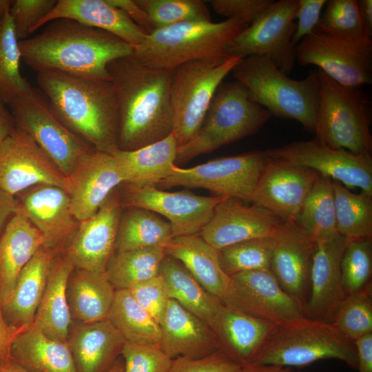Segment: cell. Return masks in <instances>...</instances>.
<instances>
[{"mask_svg":"<svg viewBox=\"0 0 372 372\" xmlns=\"http://www.w3.org/2000/svg\"><path fill=\"white\" fill-rule=\"evenodd\" d=\"M242 59L229 54L207 57L184 63L173 70L172 134L178 147L195 136L218 87Z\"/></svg>","mask_w":372,"mask_h":372,"instance_id":"9","label":"cell"},{"mask_svg":"<svg viewBox=\"0 0 372 372\" xmlns=\"http://www.w3.org/2000/svg\"><path fill=\"white\" fill-rule=\"evenodd\" d=\"M128 290L138 304L159 324L170 299L161 276L136 284Z\"/></svg>","mask_w":372,"mask_h":372,"instance_id":"50","label":"cell"},{"mask_svg":"<svg viewBox=\"0 0 372 372\" xmlns=\"http://www.w3.org/2000/svg\"><path fill=\"white\" fill-rule=\"evenodd\" d=\"M39 185L70 190L69 178L28 134L15 127L0 143V187L15 196Z\"/></svg>","mask_w":372,"mask_h":372,"instance_id":"15","label":"cell"},{"mask_svg":"<svg viewBox=\"0 0 372 372\" xmlns=\"http://www.w3.org/2000/svg\"><path fill=\"white\" fill-rule=\"evenodd\" d=\"M231 72L252 99L271 116L295 120L314 133L319 101L317 70L296 80L271 60L251 56L243 58Z\"/></svg>","mask_w":372,"mask_h":372,"instance_id":"4","label":"cell"},{"mask_svg":"<svg viewBox=\"0 0 372 372\" xmlns=\"http://www.w3.org/2000/svg\"><path fill=\"white\" fill-rule=\"evenodd\" d=\"M112 193L94 215L79 223L61 252L75 269L106 271L115 251L122 207L120 198Z\"/></svg>","mask_w":372,"mask_h":372,"instance_id":"17","label":"cell"},{"mask_svg":"<svg viewBox=\"0 0 372 372\" xmlns=\"http://www.w3.org/2000/svg\"><path fill=\"white\" fill-rule=\"evenodd\" d=\"M249 25L236 19L172 25L147 35L141 45L134 48L132 55L147 66L173 70L190 61L228 55L233 40Z\"/></svg>","mask_w":372,"mask_h":372,"instance_id":"5","label":"cell"},{"mask_svg":"<svg viewBox=\"0 0 372 372\" xmlns=\"http://www.w3.org/2000/svg\"><path fill=\"white\" fill-rule=\"evenodd\" d=\"M273 251L271 238H254L218 251L221 267L229 276L238 273L270 269Z\"/></svg>","mask_w":372,"mask_h":372,"instance_id":"45","label":"cell"},{"mask_svg":"<svg viewBox=\"0 0 372 372\" xmlns=\"http://www.w3.org/2000/svg\"><path fill=\"white\" fill-rule=\"evenodd\" d=\"M265 151H251L209 161L189 168L175 165L157 187L203 188L217 196L251 202L259 178L268 161Z\"/></svg>","mask_w":372,"mask_h":372,"instance_id":"11","label":"cell"},{"mask_svg":"<svg viewBox=\"0 0 372 372\" xmlns=\"http://www.w3.org/2000/svg\"><path fill=\"white\" fill-rule=\"evenodd\" d=\"M43 245L41 234L17 208L0 236V300H9L23 268Z\"/></svg>","mask_w":372,"mask_h":372,"instance_id":"29","label":"cell"},{"mask_svg":"<svg viewBox=\"0 0 372 372\" xmlns=\"http://www.w3.org/2000/svg\"><path fill=\"white\" fill-rule=\"evenodd\" d=\"M121 214L114 251L165 247L174 238L169 223L145 209L126 207Z\"/></svg>","mask_w":372,"mask_h":372,"instance_id":"37","label":"cell"},{"mask_svg":"<svg viewBox=\"0 0 372 372\" xmlns=\"http://www.w3.org/2000/svg\"><path fill=\"white\" fill-rule=\"evenodd\" d=\"M108 1L113 6L122 10L147 35L155 30L149 15L135 0Z\"/></svg>","mask_w":372,"mask_h":372,"instance_id":"54","label":"cell"},{"mask_svg":"<svg viewBox=\"0 0 372 372\" xmlns=\"http://www.w3.org/2000/svg\"><path fill=\"white\" fill-rule=\"evenodd\" d=\"M119 113L118 149L134 150L173 132V70L147 66L130 55L107 65Z\"/></svg>","mask_w":372,"mask_h":372,"instance_id":"1","label":"cell"},{"mask_svg":"<svg viewBox=\"0 0 372 372\" xmlns=\"http://www.w3.org/2000/svg\"><path fill=\"white\" fill-rule=\"evenodd\" d=\"M347 242V240L339 234L316 242L304 316L332 323L333 316L347 294L342 283L340 269Z\"/></svg>","mask_w":372,"mask_h":372,"instance_id":"24","label":"cell"},{"mask_svg":"<svg viewBox=\"0 0 372 372\" xmlns=\"http://www.w3.org/2000/svg\"><path fill=\"white\" fill-rule=\"evenodd\" d=\"M12 1L0 0V17L10 12Z\"/></svg>","mask_w":372,"mask_h":372,"instance_id":"62","label":"cell"},{"mask_svg":"<svg viewBox=\"0 0 372 372\" xmlns=\"http://www.w3.org/2000/svg\"><path fill=\"white\" fill-rule=\"evenodd\" d=\"M233 289L225 307L282 323L303 316L304 307L281 287L271 269L230 276Z\"/></svg>","mask_w":372,"mask_h":372,"instance_id":"19","label":"cell"},{"mask_svg":"<svg viewBox=\"0 0 372 372\" xmlns=\"http://www.w3.org/2000/svg\"><path fill=\"white\" fill-rule=\"evenodd\" d=\"M326 3V0H298L295 13L297 22L292 39L294 44L313 32Z\"/></svg>","mask_w":372,"mask_h":372,"instance_id":"53","label":"cell"},{"mask_svg":"<svg viewBox=\"0 0 372 372\" xmlns=\"http://www.w3.org/2000/svg\"><path fill=\"white\" fill-rule=\"evenodd\" d=\"M61 18L73 19L110 32L134 48L141 45L147 36L122 10L108 0H58L52 11L35 26L34 32Z\"/></svg>","mask_w":372,"mask_h":372,"instance_id":"27","label":"cell"},{"mask_svg":"<svg viewBox=\"0 0 372 372\" xmlns=\"http://www.w3.org/2000/svg\"><path fill=\"white\" fill-rule=\"evenodd\" d=\"M21 59L9 12L0 17V101L5 105L31 87L20 72Z\"/></svg>","mask_w":372,"mask_h":372,"instance_id":"42","label":"cell"},{"mask_svg":"<svg viewBox=\"0 0 372 372\" xmlns=\"http://www.w3.org/2000/svg\"><path fill=\"white\" fill-rule=\"evenodd\" d=\"M74 269L63 254L54 256L32 324L50 338L62 342H68L72 322L66 298V285Z\"/></svg>","mask_w":372,"mask_h":372,"instance_id":"33","label":"cell"},{"mask_svg":"<svg viewBox=\"0 0 372 372\" xmlns=\"http://www.w3.org/2000/svg\"><path fill=\"white\" fill-rule=\"evenodd\" d=\"M362 19L368 31L372 34V1H358Z\"/></svg>","mask_w":372,"mask_h":372,"instance_id":"60","label":"cell"},{"mask_svg":"<svg viewBox=\"0 0 372 372\" xmlns=\"http://www.w3.org/2000/svg\"><path fill=\"white\" fill-rule=\"evenodd\" d=\"M123 372H167L172 360L158 345L126 341L121 351Z\"/></svg>","mask_w":372,"mask_h":372,"instance_id":"48","label":"cell"},{"mask_svg":"<svg viewBox=\"0 0 372 372\" xmlns=\"http://www.w3.org/2000/svg\"><path fill=\"white\" fill-rule=\"evenodd\" d=\"M371 284L347 293L338 307L332 324L353 342L372 333Z\"/></svg>","mask_w":372,"mask_h":372,"instance_id":"43","label":"cell"},{"mask_svg":"<svg viewBox=\"0 0 372 372\" xmlns=\"http://www.w3.org/2000/svg\"><path fill=\"white\" fill-rule=\"evenodd\" d=\"M324 359H337L357 369L354 342L332 323L304 315L276 324L251 363L302 367Z\"/></svg>","mask_w":372,"mask_h":372,"instance_id":"6","label":"cell"},{"mask_svg":"<svg viewBox=\"0 0 372 372\" xmlns=\"http://www.w3.org/2000/svg\"><path fill=\"white\" fill-rule=\"evenodd\" d=\"M271 117L238 81L222 82L195 136L178 147L176 165L253 135Z\"/></svg>","mask_w":372,"mask_h":372,"instance_id":"7","label":"cell"},{"mask_svg":"<svg viewBox=\"0 0 372 372\" xmlns=\"http://www.w3.org/2000/svg\"><path fill=\"white\" fill-rule=\"evenodd\" d=\"M346 293L361 290L371 284V239L347 240L340 265Z\"/></svg>","mask_w":372,"mask_h":372,"instance_id":"47","label":"cell"},{"mask_svg":"<svg viewBox=\"0 0 372 372\" xmlns=\"http://www.w3.org/2000/svg\"><path fill=\"white\" fill-rule=\"evenodd\" d=\"M56 254L42 246L23 268L8 301L1 307L9 325L25 329L32 324Z\"/></svg>","mask_w":372,"mask_h":372,"instance_id":"30","label":"cell"},{"mask_svg":"<svg viewBox=\"0 0 372 372\" xmlns=\"http://www.w3.org/2000/svg\"><path fill=\"white\" fill-rule=\"evenodd\" d=\"M125 342L108 319L72 322L68 338L77 372H109L121 355Z\"/></svg>","mask_w":372,"mask_h":372,"instance_id":"26","label":"cell"},{"mask_svg":"<svg viewBox=\"0 0 372 372\" xmlns=\"http://www.w3.org/2000/svg\"><path fill=\"white\" fill-rule=\"evenodd\" d=\"M149 15L156 29L194 21H211L206 3L200 0H135Z\"/></svg>","mask_w":372,"mask_h":372,"instance_id":"46","label":"cell"},{"mask_svg":"<svg viewBox=\"0 0 372 372\" xmlns=\"http://www.w3.org/2000/svg\"><path fill=\"white\" fill-rule=\"evenodd\" d=\"M338 234L347 240L371 239L372 196L355 194L333 180Z\"/></svg>","mask_w":372,"mask_h":372,"instance_id":"41","label":"cell"},{"mask_svg":"<svg viewBox=\"0 0 372 372\" xmlns=\"http://www.w3.org/2000/svg\"><path fill=\"white\" fill-rule=\"evenodd\" d=\"M0 372H31L12 360L0 363Z\"/></svg>","mask_w":372,"mask_h":372,"instance_id":"61","label":"cell"},{"mask_svg":"<svg viewBox=\"0 0 372 372\" xmlns=\"http://www.w3.org/2000/svg\"><path fill=\"white\" fill-rule=\"evenodd\" d=\"M122 207H138L161 215L171 225L174 237L198 234L211 218L216 206L227 197L204 196L188 190L166 192L156 186L126 185Z\"/></svg>","mask_w":372,"mask_h":372,"instance_id":"16","label":"cell"},{"mask_svg":"<svg viewBox=\"0 0 372 372\" xmlns=\"http://www.w3.org/2000/svg\"><path fill=\"white\" fill-rule=\"evenodd\" d=\"M296 60L301 65L318 66L344 85L372 81V41L349 40L315 29L296 45Z\"/></svg>","mask_w":372,"mask_h":372,"instance_id":"12","label":"cell"},{"mask_svg":"<svg viewBox=\"0 0 372 372\" xmlns=\"http://www.w3.org/2000/svg\"><path fill=\"white\" fill-rule=\"evenodd\" d=\"M68 178L71 210L79 222L94 215L115 188L125 183L114 155L93 148L79 158Z\"/></svg>","mask_w":372,"mask_h":372,"instance_id":"21","label":"cell"},{"mask_svg":"<svg viewBox=\"0 0 372 372\" xmlns=\"http://www.w3.org/2000/svg\"><path fill=\"white\" fill-rule=\"evenodd\" d=\"M272 240L270 269L283 290L298 302L304 311L309 292L311 260L316 242L294 222L283 220Z\"/></svg>","mask_w":372,"mask_h":372,"instance_id":"22","label":"cell"},{"mask_svg":"<svg viewBox=\"0 0 372 372\" xmlns=\"http://www.w3.org/2000/svg\"><path fill=\"white\" fill-rule=\"evenodd\" d=\"M124 362L123 358L120 356L114 362L109 372H123Z\"/></svg>","mask_w":372,"mask_h":372,"instance_id":"63","label":"cell"},{"mask_svg":"<svg viewBox=\"0 0 372 372\" xmlns=\"http://www.w3.org/2000/svg\"><path fill=\"white\" fill-rule=\"evenodd\" d=\"M242 369V365L219 350L198 358L173 359L167 372H241Z\"/></svg>","mask_w":372,"mask_h":372,"instance_id":"51","label":"cell"},{"mask_svg":"<svg viewBox=\"0 0 372 372\" xmlns=\"http://www.w3.org/2000/svg\"><path fill=\"white\" fill-rule=\"evenodd\" d=\"M159 325L158 347L171 359L198 358L222 350L215 331L174 300L169 299Z\"/></svg>","mask_w":372,"mask_h":372,"instance_id":"25","label":"cell"},{"mask_svg":"<svg viewBox=\"0 0 372 372\" xmlns=\"http://www.w3.org/2000/svg\"><path fill=\"white\" fill-rule=\"evenodd\" d=\"M272 158L286 161L336 180L346 187H359L372 196V158L341 148H333L315 138L265 150Z\"/></svg>","mask_w":372,"mask_h":372,"instance_id":"14","label":"cell"},{"mask_svg":"<svg viewBox=\"0 0 372 372\" xmlns=\"http://www.w3.org/2000/svg\"><path fill=\"white\" fill-rule=\"evenodd\" d=\"M178 144L173 134L154 143L134 149L110 152L117 161L124 184L142 187L158 186L176 165Z\"/></svg>","mask_w":372,"mask_h":372,"instance_id":"31","label":"cell"},{"mask_svg":"<svg viewBox=\"0 0 372 372\" xmlns=\"http://www.w3.org/2000/svg\"><path fill=\"white\" fill-rule=\"evenodd\" d=\"M282 220L256 204L247 205L235 198H225L199 235L219 251L245 240L271 238Z\"/></svg>","mask_w":372,"mask_h":372,"instance_id":"20","label":"cell"},{"mask_svg":"<svg viewBox=\"0 0 372 372\" xmlns=\"http://www.w3.org/2000/svg\"><path fill=\"white\" fill-rule=\"evenodd\" d=\"M10 358L31 372H77L68 342L50 338L32 325L17 335Z\"/></svg>","mask_w":372,"mask_h":372,"instance_id":"36","label":"cell"},{"mask_svg":"<svg viewBox=\"0 0 372 372\" xmlns=\"http://www.w3.org/2000/svg\"><path fill=\"white\" fill-rule=\"evenodd\" d=\"M39 90L55 114L76 136L94 149H118L119 113L110 80L57 70L37 72Z\"/></svg>","mask_w":372,"mask_h":372,"instance_id":"3","label":"cell"},{"mask_svg":"<svg viewBox=\"0 0 372 372\" xmlns=\"http://www.w3.org/2000/svg\"><path fill=\"white\" fill-rule=\"evenodd\" d=\"M15 128L12 114L4 103L0 101V143Z\"/></svg>","mask_w":372,"mask_h":372,"instance_id":"58","label":"cell"},{"mask_svg":"<svg viewBox=\"0 0 372 372\" xmlns=\"http://www.w3.org/2000/svg\"><path fill=\"white\" fill-rule=\"evenodd\" d=\"M57 0H14L10 8L15 35L19 41L34 32L38 23L48 14Z\"/></svg>","mask_w":372,"mask_h":372,"instance_id":"49","label":"cell"},{"mask_svg":"<svg viewBox=\"0 0 372 372\" xmlns=\"http://www.w3.org/2000/svg\"><path fill=\"white\" fill-rule=\"evenodd\" d=\"M25 329L14 327L7 323L3 316L0 300V363L11 360L10 349L13 341Z\"/></svg>","mask_w":372,"mask_h":372,"instance_id":"55","label":"cell"},{"mask_svg":"<svg viewBox=\"0 0 372 372\" xmlns=\"http://www.w3.org/2000/svg\"><path fill=\"white\" fill-rule=\"evenodd\" d=\"M165 256V248L162 247L114 251L105 273L115 289H129L136 284L159 275Z\"/></svg>","mask_w":372,"mask_h":372,"instance_id":"40","label":"cell"},{"mask_svg":"<svg viewBox=\"0 0 372 372\" xmlns=\"http://www.w3.org/2000/svg\"><path fill=\"white\" fill-rule=\"evenodd\" d=\"M276 324L225 306L216 334L222 350L242 366L251 363Z\"/></svg>","mask_w":372,"mask_h":372,"instance_id":"35","label":"cell"},{"mask_svg":"<svg viewBox=\"0 0 372 372\" xmlns=\"http://www.w3.org/2000/svg\"><path fill=\"white\" fill-rule=\"evenodd\" d=\"M315 29L349 40L372 41V34L364 24L356 0L327 1Z\"/></svg>","mask_w":372,"mask_h":372,"instance_id":"44","label":"cell"},{"mask_svg":"<svg viewBox=\"0 0 372 372\" xmlns=\"http://www.w3.org/2000/svg\"><path fill=\"white\" fill-rule=\"evenodd\" d=\"M17 208L15 196L0 187V236L9 219L16 212Z\"/></svg>","mask_w":372,"mask_h":372,"instance_id":"57","label":"cell"},{"mask_svg":"<svg viewBox=\"0 0 372 372\" xmlns=\"http://www.w3.org/2000/svg\"><path fill=\"white\" fill-rule=\"evenodd\" d=\"M17 207L41 234L43 247L59 254L79 227L70 194L54 185H39L18 194Z\"/></svg>","mask_w":372,"mask_h":372,"instance_id":"23","label":"cell"},{"mask_svg":"<svg viewBox=\"0 0 372 372\" xmlns=\"http://www.w3.org/2000/svg\"><path fill=\"white\" fill-rule=\"evenodd\" d=\"M165 251L166 255L181 262L206 291L225 305L233 282L221 267L218 250L198 234L172 238Z\"/></svg>","mask_w":372,"mask_h":372,"instance_id":"28","label":"cell"},{"mask_svg":"<svg viewBox=\"0 0 372 372\" xmlns=\"http://www.w3.org/2000/svg\"><path fill=\"white\" fill-rule=\"evenodd\" d=\"M166 292L170 299L208 324L216 333L225 306L206 291L185 266L167 255L160 268Z\"/></svg>","mask_w":372,"mask_h":372,"instance_id":"32","label":"cell"},{"mask_svg":"<svg viewBox=\"0 0 372 372\" xmlns=\"http://www.w3.org/2000/svg\"><path fill=\"white\" fill-rule=\"evenodd\" d=\"M241 372H304L302 371H294L287 366L274 364H260L249 363L242 366Z\"/></svg>","mask_w":372,"mask_h":372,"instance_id":"59","label":"cell"},{"mask_svg":"<svg viewBox=\"0 0 372 372\" xmlns=\"http://www.w3.org/2000/svg\"><path fill=\"white\" fill-rule=\"evenodd\" d=\"M358 355V372H372V333L354 342Z\"/></svg>","mask_w":372,"mask_h":372,"instance_id":"56","label":"cell"},{"mask_svg":"<svg viewBox=\"0 0 372 372\" xmlns=\"http://www.w3.org/2000/svg\"><path fill=\"white\" fill-rule=\"evenodd\" d=\"M318 176L313 170L269 156L251 203L283 221L294 222Z\"/></svg>","mask_w":372,"mask_h":372,"instance_id":"18","label":"cell"},{"mask_svg":"<svg viewBox=\"0 0 372 372\" xmlns=\"http://www.w3.org/2000/svg\"><path fill=\"white\" fill-rule=\"evenodd\" d=\"M271 0H212L209 3L218 14L248 23L258 18L273 2Z\"/></svg>","mask_w":372,"mask_h":372,"instance_id":"52","label":"cell"},{"mask_svg":"<svg viewBox=\"0 0 372 372\" xmlns=\"http://www.w3.org/2000/svg\"><path fill=\"white\" fill-rule=\"evenodd\" d=\"M315 138L333 148L371 156V102L362 86H347L320 70Z\"/></svg>","mask_w":372,"mask_h":372,"instance_id":"8","label":"cell"},{"mask_svg":"<svg viewBox=\"0 0 372 372\" xmlns=\"http://www.w3.org/2000/svg\"><path fill=\"white\" fill-rule=\"evenodd\" d=\"M116 289L106 273L74 269L66 285L72 321L92 323L107 319Z\"/></svg>","mask_w":372,"mask_h":372,"instance_id":"34","label":"cell"},{"mask_svg":"<svg viewBox=\"0 0 372 372\" xmlns=\"http://www.w3.org/2000/svg\"><path fill=\"white\" fill-rule=\"evenodd\" d=\"M107 319L126 341L158 345L159 324L134 298L128 289H116Z\"/></svg>","mask_w":372,"mask_h":372,"instance_id":"39","label":"cell"},{"mask_svg":"<svg viewBox=\"0 0 372 372\" xmlns=\"http://www.w3.org/2000/svg\"><path fill=\"white\" fill-rule=\"evenodd\" d=\"M298 0H280L271 5L231 42L230 55L260 56L271 60L285 73L296 61L293 36Z\"/></svg>","mask_w":372,"mask_h":372,"instance_id":"13","label":"cell"},{"mask_svg":"<svg viewBox=\"0 0 372 372\" xmlns=\"http://www.w3.org/2000/svg\"><path fill=\"white\" fill-rule=\"evenodd\" d=\"M15 127L28 134L66 176L92 149L57 117L45 94L30 87L8 105Z\"/></svg>","mask_w":372,"mask_h":372,"instance_id":"10","label":"cell"},{"mask_svg":"<svg viewBox=\"0 0 372 372\" xmlns=\"http://www.w3.org/2000/svg\"><path fill=\"white\" fill-rule=\"evenodd\" d=\"M36 36L19 41L21 59L37 72L57 70L110 80L108 64L132 55L134 47L106 31L75 20H53Z\"/></svg>","mask_w":372,"mask_h":372,"instance_id":"2","label":"cell"},{"mask_svg":"<svg viewBox=\"0 0 372 372\" xmlns=\"http://www.w3.org/2000/svg\"><path fill=\"white\" fill-rule=\"evenodd\" d=\"M294 223L316 242L338 234L331 179L319 174Z\"/></svg>","mask_w":372,"mask_h":372,"instance_id":"38","label":"cell"}]
</instances>
